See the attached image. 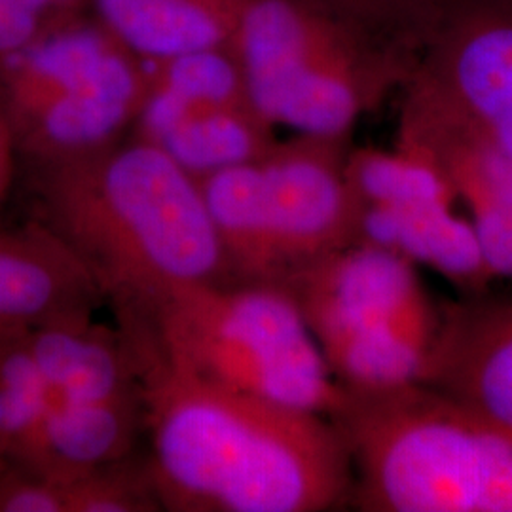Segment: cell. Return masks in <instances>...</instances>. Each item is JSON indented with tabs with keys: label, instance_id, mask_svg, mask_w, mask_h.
<instances>
[{
	"label": "cell",
	"instance_id": "cell-9",
	"mask_svg": "<svg viewBox=\"0 0 512 512\" xmlns=\"http://www.w3.org/2000/svg\"><path fill=\"white\" fill-rule=\"evenodd\" d=\"M397 148L421 156L452 186L495 281L512 285V156L416 80L403 90Z\"/></svg>",
	"mask_w": 512,
	"mask_h": 512
},
{
	"label": "cell",
	"instance_id": "cell-19",
	"mask_svg": "<svg viewBox=\"0 0 512 512\" xmlns=\"http://www.w3.org/2000/svg\"><path fill=\"white\" fill-rule=\"evenodd\" d=\"M84 2H88V0H52V4L59 14H76Z\"/></svg>",
	"mask_w": 512,
	"mask_h": 512
},
{
	"label": "cell",
	"instance_id": "cell-11",
	"mask_svg": "<svg viewBox=\"0 0 512 512\" xmlns=\"http://www.w3.org/2000/svg\"><path fill=\"white\" fill-rule=\"evenodd\" d=\"M421 384L471 406L512 435V296L463 294L442 306Z\"/></svg>",
	"mask_w": 512,
	"mask_h": 512
},
{
	"label": "cell",
	"instance_id": "cell-15",
	"mask_svg": "<svg viewBox=\"0 0 512 512\" xmlns=\"http://www.w3.org/2000/svg\"><path fill=\"white\" fill-rule=\"evenodd\" d=\"M48 389L29 332L0 334V459L42 467Z\"/></svg>",
	"mask_w": 512,
	"mask_h": 512
},
{
	"label": "cell",
	"instance_id": "cell-14",
	"mask_svg": "<svg viewBox=\"0 0 512 512\" xmlns=\"http://www.w3.org/2000/svg\"><path fill=\"white\" fill-rule=\"evenodd\" d=\"M99 21L133 54L154 61L230 48L245 0H93Z\"/></svg>",
	"mask_w": 512,
	"mask_h": 512
},
{
	"label": "cell",
	"instance_id": "cell-2",
	"mask_svg": "<svg viewBox=\"0 0 512 512\" xmlns=\"http://www.w3.org/2000/svg\"><path fill=\"white\" fill-rule=\"evenodd\" d=\"M35 217L92 277L116 317L232 283L198 179L145 139L31 165Z\"/></svg>",
	"mask_w": 512,
	"mask_h": 512
},
{
	"label": "cell",
	"instance_id": "cell-18",
	"mask_svg": "<svg viewBox=\"0 0 512 512\" xmlns=\"http://www.w3.org/2000/svg\"><path fill=\"white\" fill-rule=\"evenodd\" d=\"M16 160H18V150L14 143V135L8 126L4 112L0 109V207L10 196L14 177H16Z\"/></svg>",
	"mask_w": 512,
	"mask_h": 512
},
{
	"label": "cell",
	"instance_id": "cell-10",
	"mask_svg": "<svg viewBox=\"0 0 512 512\" xmlns=\"http://www.w3.org/2000/svg\"><path fill=\"white\" fill-rule=\"evenodd\" d=\"M410 78L512 156V0H448Z\"/></svg>",
	"mask_w": 512,
	"mask_h": 512
},
{
	"label": "cell",
	"instance_id": "cell-16",
	"mask_svg": "<svg viewBox=\"0 0 512 512\" xmlns=\"http://www.w3.org/2000/svg\"><path fill=\"white\" fill-rule=\"evenodd\" d=\"M353 31L412 63L429 46L448 0H319Z\"/></svg>",
	"mask_w": 512,
	"mask_h": 512
},
{
	"label": "cell",
	"instance_id": "cell-5",
	"mask_svg": "<svg viewBox=\"0 0 512 512\" xmlns=\"http://www.w3.org/2000/svg\"><path fill=\"white\" fill-rule=\"evenodd\" d=\"M230 48L255 109L274 128L315 137L349 139L418 67L361 37L319 0H245Z\"/></svg>",
	"mask_w": 512,
	"mask_h": 512
},
{
	"label": "cell",
	"instance_id": "cell-7",
	"mask_svg": "<svg viewBox=\"0 0 512 512\" xmlns=\"http://www.w3.org/2000/svg\"><path fill=\"white\" fill-rule=\"evenodd\" d=\"M334 380L346 389L423 382L440 308L418 266L382 247L351 243L285 285Z\"/></svg>",
	"mask_w": 512,
	"mask_h": 512
},
{
	"label": "cell",
	"instance_id": "cell-6",
	"mask_svg": "<svg viewBox=\"0 0 512 512\" xmlns=\"http://www.w3.org/2000/svg\"><path fill=\"white\" fill-rule=\"evenodd\" d=\"M349 139L298 135L198 177L232 283L285 285L355 243Z\"/></svg>",
	"mask_w": 512,
	"mask_h": 512
},
{
	"label": "cell",
	"instance_id": "cell-3",
	"mask_svg": "<svg viewBox=\"0 0 512 512\" xmlns=\"http://www.w3.org/2000/svg\"><path fill=\"white\" fill-rule=\"evenodd\" d=\"M329 416L365 512H512V435L431 385L346 389Z\"/></svg>",
	"mask_w": 512,
	"mask_h": 512
},
{
	"label": "cell",
	"instance_id": "cell-17",
	"mask_svg": "<svg viewBox=\"0 0 512 512\" xmlns=\"http://www.w3.org/2000/svg\"><path fill=\"white\" fill-rule=\"evenodd\" d=\"M57 14L52 0H0V57L35 40Z\"/></svg>",
	"mask_w": 512,
	"mask_h": 512
},
{
	"label": "cell",
	"instance_id": "cell-12",
	"mask_svg": "<svg viewBox=\"0 0 512 512\" xmlns=\"http://www.w3.org/2000/svg\"><path fill=\"white\" fill-rule=\"evenodd\" d=\"M103 304L82 264L37 220L0 226V334L93 315Z\"/></svg>",
	"mask_w": 512,
	"mask_h": 512
},
{
	"label": "cell",
	"instance_id": "cell-4",
	"mask_svg": "<svg viewBox=\"0 0 512 512\" xmlns=\"http://www.w3.org/2000/svg\"><path fill=\"white\" fill-rule=\"evenodd\" d=\"M116 325L129 342L203 384L327 418L344 393L283 285H192L147 315L116 317Z\"/></svg>",
	"mask_w": 512,
	"mask_h": 512
},
{
	"label": "cell",
	"instance_id": "cell-13",
	"mask_svg": "<svg viewBox=\"0 0 512 512\" xmlns=\"http://www.w3.org/2000/svg\"><path fill=\"white\" fill-rule=\"evenodd\" d=\"M274 129L253 103L196 101L148 88L133 135L198 179L260 158L277 143Z\"/></svg>",
	"mask_w": 512,
	"mask_h": 512
},
{
	"label": "cell",
	"instance_id": "cell-8",
	"mask_svg": "<svg viewBox=\"0 0 512 512\" xmlns=\"http://www.w3.org/2000/svg\"><path fill=\"white\" fill-rule=\"evenodd\" d=\"M346 179L355 243L425 266L461 294L490 291L495 279L475 228L437 167L403 148H349Z\"/></svg>",
	"mask_w": 512,
	"mask_h": 512
},
{
	"label": "cell",
	"instance_id": "cell-1",
	"mask_svg": "<svg viewBox=\"0 0 512 512\" xmlns=\"http://www.w3.org/2000/svg\"><path fill=\"white\" fill-rule=\"evenodd\" d=\"M128 344L164 511L323 512L351 503L348 448L327 416L203 384Z\"/></svg>",
	"mask_w": 512,
	"mask_h": 512
}]
</instances>
